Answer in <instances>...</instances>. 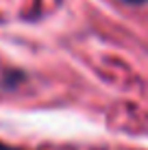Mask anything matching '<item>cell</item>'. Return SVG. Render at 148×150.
I'll return each instance as SVG.
<instances>
[{"label": "cell", "instance_id": "obj_1", "mask_svg": "<svg viewBox=\"0 0 148 150\" xmlns=\"http://www.w3.org/2000/svg\"><path fill=\"white\" fill-rule=\"evenodd\" d=\"M0 150H22V148H15V146H9V144H0Z\"/></svg>", "mask_w": 148, "mask_h": 150}, {"label": "cell", "instance_id": "obj_2", "mask_svg": "<svg viewBox=\"0 0 148 150\" xmlns=\"http://www.w3.org/2000/svg\"><path fill=\"white\" fill-rule=\"evenodd\" d=\"M126 2H142V0H126Z\"/></svg>", "mask_w": 148, "mask_h": 150}]
</instances>
